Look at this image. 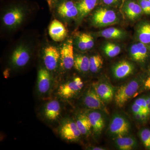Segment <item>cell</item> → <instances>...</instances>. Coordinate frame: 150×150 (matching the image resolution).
<instances>
[{
  "instance_id": "obj_1",
  "label": "cell",
  "mask_w": 150,
  "mask_h": 150,
  "mask_svg": "<svg viewBox=\"0 0 150 150\" xmlns=\"http://www.w3.org/2000/svg\"><path fill=\"white\" fill-rule=\"evenodd\" d=\"M122 15L117 8L103 5L94 9L91 21L95 27H106L120 23Z\"/></svg>"
},
{
  "instance_id": "obj_2",
  "label": "cell",
  "mask_w": 150,
  "mask_h": 150,
  "mask_svg": "<svg viewBox=\"0 0 150 150\" xmlns=\"http://www.w3.org/2000/svg\"><path fill=\"white\" fill-rule=\"evenodd\" d=\"M146 78L144 74L139 75L120 87L114 96L117 106L123 107L130 98L133 97L144 83Z\"/></svg>"
},
{
  "instance_id": "obj_3",
  "label": "cell",
  "mask_w": 150,
  "mask_h": 150,
  "mask_svg": "<svg viewBox=\"0 0 150 150\" xmlns=\"http://www.w3.org/2000/svg\"><path fill=\"white\" fill-rule=\"evenodd\" d=\"M128 53L131 60L142 67H147L150 64V50L147 45L137 41L129 46Z\"/></svg>"
},
{
  "instance_id": "obj_4",
  "label": "cell",
  "mask_w": 150,
  "mask_h": 150,
  "mask_svg": "<svg viewBox=\"0 0 150 150\" xmlns=\"http://www.w3.org/2000/svg\"><path fill=\"white\" fill-rule=\"evenodd\" d=\"M83 86L81 78L76 77L59 86L57 94L62 99H71L81 91Z\"/></svg>"
},
{
  "instance_id": "obj_5",
  "label": "cell",
  "mask_w": 150,
  "mask_h": 150,
  "mask_svg": "<svg viewBox=\"0 0 150 150\" xmlns=\"http://www.w3.org/2000/svg\"><path fill=\"white\" fill-rule=\"evenodd\" d=\"M130 130L128 119L120 113H115L111 118L109 125V133L114 138L126 136Z\"/></svg>"
},
{
  "instance_id": "obj_6",
  "label": "cell",
  "mask_w": 150,
  "mask_h": 150,
  "mask_svg": "<svg viewBox=\"0 0 150 150\" xmlns=\"http://www.w3.org/2000/svg\"><path fill=\"white\" fill-rule=\"evenodd\" d=\"M59 133L63 139L69 142L78 141L82 135L76 121L69 118L62 121L59 127Z\"/></svg>"
},
{
  "instance_id": "obj_7",
  "label": "cell",
  "mask_w": 150,
  "mask_h": 150,
  "mask_svg": "<svg viewBox=\"0 0 150 150\" xmlns=\"http://www.w3.org/2000/svg\"><path fill=\"white\" fill-rule=\"evenodd\" d=\"M24 9L19 6H15L8 9L3 16V23L8 28L18 27L23 21L25 17Z\"/></svg>"
},
{
  "instance_id": "obj_8",
  "label": "cell",
  "mask_w": 150,
  "mask_h": 150,
  "mask_svg": "<svg viewBox=\"0 0 150 150\" xmlns=\"http://www.w3.org/2000/svg\"><path fill=\"white\" fill-rule=\"evenodd\" d=\"M60 66L64 71L71 70L74 67V54L72 39H68L60 49Z\"/></svg>"
},
{
  "instance_id": "obj_9",
  "label": "cell",
  "mask_w": 150,
  "mask_h": 150,
  "mask_svg": "<svg viewBox=\"0 0 150 150\" xmlns=\"http://www.w3.org/2000/svg\"><path fill=\"white\" fill-rule=\"evenodd\" d=\"M121 9V13L129 21L139 20L144 14L137 0H124Z\"/></svg>"
},
{
  "instance_id": "obj_10",
  "label": "cell",
  "mask_w": 150,
  "mask_h": 150,
  "mask_svg": "<svg viewBox=\"0 0 150 150\" xmlns=\"http://www.w3.org/2000/svg\"><path fill=\"white\" fill-rule=\"evenodd\" d=\"M56 6L57 13L61 17L68 20L77 18L79 11L76 2L74 0H61Z\"/></svg>"
},
{
  "instance_id": "obj_11",
  "label": "cell",
  "mask_w": 150,
  "mask_h": 150,
  "mask_svg": "<svg viewBox=\"0 0 150 150\" xmlns=\"http://www.w3.org/2000/svg\"><path fill=\"white\" fill-rule=\"evenodd\" d=\"M83 102L84 105L88 109L104 110L107 112L104 102L98 95L93 86L88 89L84 94Z\"/></svg>"
},
{
  "instance_id": "obj_12",
  "label": "cell",
  "mask_w": 150,
  "mask_h": 150,
  "mask_svg": "<svg viewBox=\"0 0 150 150\" xmlns=\"http://www.w3.org/2000/svg\"><path fill=\"white\" fill-rule=\"evenodd\" d=\"M60 51L55 46L46 47L43 51V60L46 69L54 71L60 64Z\"/></svg>"
},
{
  "instance_id": "obj_13",
  "label": "cell",
  "mask_w": 150,
  "mask_h": 150,
  "mask_svg": "<svg viewBox=\"0 0 150 150\" xmlns=\"http://www.w3.org/2000/svg\"><path fill=\"white\" fill-rule=\"evenodd\" d=\"M135 66L134 63L128 60H123L115 63L111 68L112 76L117 79L128 77L134 73Z\"/></svg>"
},
{
  "instance_id": "obj_14",
  "label": "cell",
  "mask_w": 150,
  "mask_h": 150,
  "mask_svg": "<svg viewBox=\"0 0 150 150\" xmlns=\"http://www.w3.org/2000/svg\"><path fill=\"white\" fill-rule=\"evenodd\" d=\"M134 34L137 41L148 46L150 45V20L140 21L135 27Z\"/></svg>"
},
{
  "instance_id": "obj_15",
  "label": "cell",
  "mask_w": 150,
  "mask_h": 150,
  "mask_svg": "<svg viewBox=\"0 0 150 150\" xmlns=\"http://www.w3.org/2000/svg\"><path fill=\"white\" fill-rule=\"evenodd\" d=\"M30 59L29 50L25 46L21 45L14 50L11 56V62L15 67L20 68L26 66Z\"/></svg>"
},
{
  "instance_id": "obj_16",
  "label": "cell",
  "mask_w": 150,
  "mask_h": 150,
  "mask_svg": "<svg viewBox=\"0 0 150 150\" xmlns=\"http://www.w3.org/2000/svg\"><path fill=\"white\" fill-rule=\"evenodd\" d=\"M97 37H102L108 40H123L128 37L126 30L119 28H108L94 33Z\"/></svg>"
},
{
  "instance_id": "obj_17",
  "label": "cell",
  "mask_w": 150,
  "mask_h": 150,
  "mask_svg": "<svg viewBox=\"0 0 150 150\" xmlns=\"http://www.w3.org/2000/svg\"><path fill=\"white\" fill-rule=\"evenodd\" d=\"M62 112L60 102L56 100H52L47 103L43 110V115L46 120L51 122L59 119Z\"/></svg>"
},
{
  "instance_id": "obj_18",
  "label": "cell",
  "mask_w": 150,
  "mask_h": 150,
  "mask_svg": "<svg viewBox=\"0 0 150 150\" xmlns=\"http://www.w3.org/2000/svg\"><path fill=\"white\" fill-rule=\"evenodd\" d=\"M92 86L98 95L104 102H109L114 96V88L107 82H98Z\"/></svg>"
},
{
  "instance_id": "obj_19",
  "label": "cell",
  "mask_w": 150,
  "mask_h": 150,
  "mask_svg": "<svg viewBox=\"0 0 150 150\" xmlns=\"http://www.w3.org/2000/svg\"><path fill=\"white\" fill-rule=\"evenodd\" d=\"M94 134L99 135L105 126V121L102 112L97 110H91L87 113Z\"/></svg>"
},
{
  "instance_id": "obj_20",
  "label": "cell",
  "mask_w": 150,
  "mask_h": 150,
  "mask_svg": "<svg viewBox=\"0 0 150 150\" xmlns=\"http://www.w3.org/2000/svg\"><path fill=\"white\" fill-rule=\"evenodd\" d=\"M48 33L51 38L56 42L63 41L67 35V29L64 25L57 19L54 20L51 22Z\"/></svg>"
},
{
  "instance_id": "obj_21",
  "label": "cell",
  "mask_w": 150,
  "mask_h": 150,
  "mask_svg": "<svg viewBox=\"0 0 150 150\" xmlns=\"http://www.w3.org/2000/svg\"><path fill=\"white\" fill-rule=\"evenodd\" d=\"M37 88L39 93L44 94L48 93L51 88V78L49 71L41 68L38 74Z\"/></svg>"
},
{
  "instance_id": "obj_22",
  "label": "cell",
  "mask_w": 150,
  "mask_h": 150,
  "mask_svg": "<svg viewBox=\"0 0 150 150\" xmlns=\"http://www.w3.org/2000/svg\"><path fill=\"white\" fill-rule=\"evenodd\" d=\"M100 0H81L76 2L79 15L78 20L81 21L97 7Z\"/></svg>"
},
{
  "instance_id": "obj_23",
  "label": "cell",
  "mask_w": 150,
  "mask_h": 150,
  "mask_svg": "<svg viewBox=\"0 0 150 150\" xmlns=\"http://www.w3.org/2000/svg\"><path fill=\"white\" fill-rule=\"evenodd\" d=\"M94 45L93 37L89 33H80L77 37L76 45L80 51H88L93 48Z\"/></svg>"
},
{
  "instance_id": "obj_24",
  "label": "cell",
  "mask_w": 150,
  "mask_h": 150,
  "mask_svg": "<svg viewBox=\"0 0 150 150\" xmlns=\"http://www.w3.org/2000/svg\"><path fill=\"white\" fill-rule=\"evenodd\" d=\"M114 143L116 147L121 150H132L138 145L137 140L134 137L127 135L115 138Z\"/></svg>"
},
{
  "instance_id": "obj_25",
  "label": "cell",
  "mask_w": 150,
  "mask_h": 150,
  "mask_svg": "<svg viewBox=\"0 0 150 150\" xmlns=\"http://www.w3.org/2000/svg\"><path fill=\"white\" fill-rule=\"evenodd\" d=\"M101 48L105 55L109 58H112L119 55L123 48L118 42L108 41L103 43Z\"/></svg>"
},
{
  "instance_id": "obj_26",
  "label": "cell",
  "mask_w": 150,
  "mask_h": 150,
  "mask_svg": "<svg viewBox=\"0 0 150 150\" xmlns=\"http://www.w3.org/2000/svg\"><path fill=\"white\" fill-rule=\"evenodd\" d=\"M76 122L82 135L88 136L92 129L91 123L87 114L80 113L77 115Z\"/></svg>"
},
{
  "instance_id": "obj_27",
  "label": "cell",
  "mask_w": 150,
  "mask_h": 150,
  "mask_svg": "<svg viewBox=\"0 0 150 150\" xmlns=\"http://www.w3.org/2000/svg\"><path fill=\"white\" fill-rule=\"evenodd\" d=\"M74 67L80 72H87L89 71V58L82 54L75 55Z\"/></svg>"
},
{
  "instance_id": "obj_28",
  "label": "cell",
  "mask_w": 150,
  "mask_h": 150,
  "mask_svg": "<svg viewBox=\"0 0 150 150\" xmlns=\"http://www.w3.org/2000/svg\"><path fill=\"white\" fill-rule=\"evenodd\" d=\"M103 61L102 56L95 54L89 58V71L92 73L98 72L102 69Z\"/></svg>"
},
{
  "instance_id": "obj_29",
  "label": "cell",
  "mask_w": 150,
  "mask_h": 150,
  "mask_svg": "<svg viewBox=\"0 0 150 150\" xmlns=\"http://www.w3.org/2000/svg\"><path fill=\"white\" fill-rule=\"evenodd\" d=\"M139 136L145 147L150 150V129L146 128L141 129Z\"/></svg>"
},
{
  "instance_id": "obj_30",
  "label": "cell",
  "mask_w": 150,
  "mask_h": 150,
  "mask_svg": "<svg viewBox=\"0 0 150 150\" xmlns=\"http://www.w3.org/2000/svg\"><path fill=\"white\" fill-rule=\"evenodd\" d=\"M124 0H100L103 5L108 6L111 7L118 8H121Z\"/></svg>"
},
{
  "instance_id": "obj_31",
  "label": "cell",
  "mask_w": 150,
  "mask_h": 150,
  "mask_svg": "<svg viewBox=\"0 0 150 150\" xmlns=\"http://www.w3.org/2000/svg\"><path fill=\"white\" fill-rule=\"evenodd\" d=\"M144 14L150 15V1L149 0H137Z\"/></svg>"
},
{
  "instance_id": "obj_32",
  "label": "cell",
  "mask_w": 150,
  "mask_h": 150,
  "mask_svg": "<svg viewBox=\"0 0 150 150\" xmlns=\"http://www.w3.org/2000/svg\"><path fill=\"white\" fill-rule=\"evenodd\" d=\"M143 85L144 90L146 91L150 90V73L148 76H146Z\"/></svg>"
},
{
  "instance_id": "obj_33",
  "label": "cell",
  "mask_w": 150,
  "mask_h": 150,
  "mask_svg": "<svg viewBox=\"0 0 150 150\" xmlns=\"http://www.w3.org/2000/svg\"><path fill=\"white\" fill-rule=\"evenodd\" d=\"M59 0H48V3L50 8H53L56 5Z\"/></svg>"
},
{
  "instance_id": "obj_34",
  "label": "cell",
  "mask_w": 150,
  "mask_h": 150,
  "mask_svg": "<svg viewBox=\"0 0 150 150\" xmlns=\"http://www.w3.org/2000/svg\"><path fill=\"white\" fill-rule=\"evenodd\" d=\"M89 149L93 150H104L105 149L104 148L100 147H91Z\"/></svg>"
},
{
  "instance_id": "obj_35",
  "label": "cell",
  "mask_w": 150,
  "mask_h": 150,
  "mask_svg": "<svg viewBox=\"0 0 150 150\" xmlns=\"http://www.w3.org/2000/svg\"><path fill=\"white\" fill-rule=\"evenodd\" d=\"M74 1H75L76 2H79L80 1H81V0H74Z\"/></svg>"
},
{
  "instance_id": "obj_36",
  "label": "cell",
  "mask_w": 150,
  "mask_h": 150,
  "mask_svg": "<svg viewBox=\"0 0 150 150\" xmlns=\"http://www.w3.org/2000/svg\"><path fill=\"white\" fill-rule=\"evenodd\" d=\"M149 46V49L150 50V45H149V46Z\"/></svg>"
},
{
  "instance_id": "obj_37",
  "label": "cell",
  "mask_w": 150,
  "mask_h": 150,
  "mask_svg": "<svg viewBox=\"0 0 150 150\" xmlns=\"http://www.w3.org/2000/svg\"><path fill=\"white\" fill-rule=\"evenodd\" d=\"M47 1V2H48V0H46Z\"/></svg>"
},
{
  "instance_id": "obj_38",
  "label": "cell",
  "mask_w": 150,
  "mask_h": 150,
  "mask_svg": "<svg viewBox=\"0 0 150 150\" xmlns=\"http://www.w3.org/2000/svg\"><path fill=\"white\" fill-rule=\"evenodd\" d=\"M149 1H150V0H149Z\"/></svg>"
}]
</instances>
